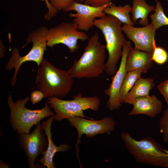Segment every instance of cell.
Wrapping results in <instances>:
<instances>
[{
  "label": "cell",
  "mask_w": 168,
  "mask_h": 168,
  "mask_svg": "<svg viewBox=\"0 0 168 168\" xmlns=\"http://www.w3.org/2000/svg\"><path fill=\"white\" fill-rule=\"evenodd\" d=\"M106 47L99 40L95 33L88 40L80 58L75 60L67 72L73 78H91L101 75L106 68Z\"/></svg>",
  "instance_id": "1"
},
{
  "label": "cell",
  "mask_w": 168,
  "mask_h": 168,
  "mask_svg": "<svg viewBox=\"0 0 168 168\" xmlns=\"http://www.w3.org/2000/svg\"><path fill=\"white\" fill-rule=\"evenodd\" d=\"M122 23L114 16L107 15L94 21V26L102 33L106 42L108 58L105 72L109 76L116 73L117 65L122 56L123 46L127 41L122 29Z\"/></svg>",
  "instance_id": "2"
},
{
  "label": "cell",
  "mask_w": 168,
  "mask_h": 168,
  "mask_svg": "<svg viewBox=\"0 0 168 168\" xmlns=\"http://www.w3.org/2000/svg\"><path fill=\"white\" fill-rule=\"evenodd\" d=\"M67 71L59 69L43 58L38 69L35 84L44 98H63L70 91L73 81Z\"/></svg>",
  "instance_id": "3"
},
{
  "label": "cell",
  "mask_w": 168,
  "mask_h": 168,
  "mask_svg": "<svg viewBox=\"0 0 168 168\" xmlns=\"http://www.w3.org/2000/svg\"><path fill=\"white\" fill-rule=\"evenodd\" d=\"M120 138L130 154L137 163L163 167L168 156L155 139L147 137L138 140L128 132H124Z\"/></svg>",
  "instance_id": "4"
},
{
  "label": "cell",
  "mask_w": 168,
  "mask_h": 168,
  "mask_svg": "<svg viewBox=\"0 0 168 168\" xmlns=\"http://www.w3.org/2000/svg\"><path fill=\"white\" fill-rule=\"evenodd\" d=\"M7 99L10 111L9 120L11 127L17 134L30 133L34 125L35 126L42 119L54 114L46 101L42 108L31 110L25 106L29 100L28 97L14 101L10 93Z\"/></svg>",
  "instance_id": "5"
},
{
  "label": "cell",
  "mask_w": 168,
  "mask_h": 168,
  "mask_svg": "<svg viewBox=\"0 0 168 168\" xmlns=\"http://www.w3.org/2000/svg\"><path fill=\"white\" fill-rule=\"evenodd\" d=\"M48 30L46 27L42 26L30 32L26 39V44L22 48L31 42L33 43V45L30 50L25 55L20 56L17 48L15 47L13 49L11 56L5 67V69L7 70L15 69L11 81L12 86H14L16 84L17 73L23 63L32 61L36 63L38 67L40 66L47 46Z\"/></svg>",
  "instance_id": "6"
},
{
  "label": "cell",
  "mask_w": 168,
  "mask_h": 168,
  "mask_svg": "<svg viewBox=\"0 0 168 168\" xmlns=\"http://www.w3.org/2000/svg\"><path fill=\"white\" fill-rule=\"evenodd\" d=\"M73 98V99L70 100L54 97L48 98L46 102L55 113V121L60 122L74 116L91 119L84 115V111L90 109L97 111L99 110L100 100L98 96H83L81 93H79L74 95Z\"/></svg>",
  "instance_id": "7"
},
{
  "label": "cell",
  "mask_w": 168,
  "mask_h": 168,
  "mask_svg": "<svg viewBox=\"0 0 168 168\" xmlns=\"http://www.w3.org/2000/svg\"><path fill=\"white\" fill-rule=\"evenodd\" d=\"M71 126L74 127L78 133V138L75 145L76 156L80 164L82 166L79 157L78 146L81 143V138L83 135L87 138H92L96 135L104 133H110L114 131L116 122L112 117L105 116L100 120H88L79 116H74L67 119Z\"/></svg>",
  "instance_id": "8"
},
{
  "label": "cell",
  "mask_w": 168,
  "mask_h": 168,
  "mask_svg": "<svg viewBox=\"0 0 168 168\" xmlns=\"http://www.w3.org/2000/svg\"><path fill=\"white\" fill-rule=\"evenodd\" d=\"M89 38L85 32L78 30L74 22H63L48 30L47 45L52 48L55 45L63 44L72 53L79 48L78 40L84 41Z\"/></svg>",
  "instance_id": "9"
},
{
  "label": "cell",
  "mask_w": 168,
  "mask_h": 168,
  "mask_svg": "<svg viewBox=\"0 0 168 168\" xmlns=\"http://www.w3.org/2000/svg\"><path fill=\"white\" fill-rule=\"evenodd\" d=\"M43 131L40 122L30 133L18 134V145L25 154L30 168H37L36 159L38 156L43 155L47 148L48 138Z\"/></svg>",
  "instance_id": "10"
},
{
  "label": "cell",
  "mask_w": 168,
  "mask_h": 168,
  "mask_svg": "<svg viewBox=\"0 0 168 168\" xmlns=\"http://www.w3.org/2000/svg\"><path fill=\"white\" fill-rule=\"evenodd\" d=\"M111 3L95 7L74 1L64 12L75 11L76 13H70L69 16L74 18L73 22L77 25L79 30L88 31L94 26V22L96 18L106 15L103 10Z\"/></svg>",
  "instance_id": "11"
},
{
  "label": "cell",
  "mask_w": 168,
  "mask_h": 168,
  "mask_svg": "<svg viewBox=\"0 0 168 168\" xmlns=\"http://www.w3.org/2000/svg\"><path fill=\"white\" fill-rule=\"evenodd\" d=\"M132 47L131 42L127 41L123 47V54L119 68L113 76L109 88L104 91L105 95L109 96L107 106L111 111L119 109L121 106L120 91L127 72L126 68V61Z\"/></svg>",
  "instance_id": "12"
},
{
  "label": "cell",
  "mask_w": 168,
  "mask_h": 168,
  "mask_svg": "<svg viewBox=\"0 0 168 168\" xmlns=\"http://www.w3.org/2000/svg\"><path fill=\"white\" fill-rule=\"evenodd\" d=\"M123 32L134 44V48L152 54L156 46L155 35L156 30L152 23L142 27L124 24Z\"/></svg>",
  "instance_id": "13"
},
{
  "label": "cell",
  "mask_w": 168,
  "mask_h": 168,
  "mask_svg": "<svg viewBox=\"0 0 168 168\" xmlns=\"http://www.w3.org/2000/svg\"><path fill=\"white\" fill-rule=\"evenodd\" d=\"M54 118L55 114H54L41 123V127L45 133L48 140L47 148L39 161V163L42 165V167L44 168L46 167L47 168H56L53 161L55 153L58 152H66L70 148V146L67 143H61L57 146L53 141L51 126Z\"/></svg>",
  "instance_id": "14"
},
{
  "label": "cell",
  "mask_w": 168,
  "mask_h": 168,
  "mask_svg": "<svg viewBox=\"0 0 168 168\" xmlns=\"http://www.w3.org/2000/svg\"><path fill=\"white\" fill-rule=\"evenodd\" d=\"M130 105H133V108L128 113L129 116L143 114L154 118L161 112L163 107L162 101L155 95L137 98Z\"/></svg>",
  "instance_id": "15"
},
{
  "label": "cell",
  "mask_w": 168,
  "mask_h": 168,
  "mask_svg": "<svg viewBox=\"0 0 168 168\" xmlns=\"http://www.w3.org/2000/svg\"><path fill=\"white\" fill-rule=\"evenodd\" d=\"M153 64L152 54L132 47L127 58L126 68L127 72L138 70L146 73Z\"/></svg>",
  "instance_id": "16"
},
{
  "label": "cell",
  "mask_w": 168,
  "mask_h": 168,
  "mask_svg": "<svg viewBox=\"0 0 168 168\" xmlns=\"http://www.w3.org/2000/svg\"><path fill=\"white\" fill-rule=\"evenodd\" d=\"M133 5L131 12V19L134 24L140 19L138 24L143 26L149 24L148 16L152 11H154L156 7L147 4L145 0H132Z\"/></svg>",
  "instance_id": "17"
},
{
  "label": "cell",
  "mask_w": 168,
  "mask_h": 168,
  "mask_svg": "<svg viewBox=\"0 0 168 168\" xmlns=\"http://www.w3.org/2000/svg\"><path fill=\"white\" fill-rule=\"evenodd\" d=\"M155 83L152 78H140L126 96L124 103L130 104L134 99L149 95L150 91L154 87Z\"/></svg>",
  "instance_id": "18"
},
{
  "label": "cell",
  "mask_w": 168,
  "mask_h": 168,
  "mask_svg": "<svg viewBox=\"0 0 168 168\" xmlns=\"http://www.w3.org/2000/svg\"><path fill=\"white\" fill-rule=\"evenodd\" d=\"M131 8L128 4L117 6L112 2L104 9L103 12L106 14L114 16L124 24L133 26L134 24L129 14Z\"/></svg>",
  "instance_id": "19"
},
{
  "label": "cell",
  "mask_w": 168,
  "mask_h": 168,
  "mask_svg": "<svg viewBox=\"0 0 168 168\" xmlns=\"http://www.w3.org/2000/svg\"><path fill=\"white\" fill-rule=\"evenodd\" d=\"M142 73L138 70L127 72L121 88L119 97L121 104L124 103L126 96L141 77Z\"/></svg>",
  "instance_id": "20"
},
{
  "label": "cell",
  "mask_w": 168,
  "mask_h": 168,
  "mask_svg": "<svg viewBox=\"0 0 168 168\" xmlns=\"http://www.w3.org/2000/svg\"><path fill=\"white\" fill-rule=\"evenodd\" d=\"M156 2L155 12L151 14L150 18L152 23L156 30L163 26L168 25V17L165 15L162 3L157 0H155Z\"/></svg>",
  "instance_id": "21"
},
{
  "label": "cell",
  "mask_w": 168,
  "mask_h": 168,
  "mask_svg": "<svg viewBox=\"0 0 168 168\" xmlns=\"http://www.w3.org/2000/svg\"><path fill=\"white\" fill-rule=\"evenodd\" d=\"M160 132L164 142L168 143V108L163 111L159 122Z\"/></svg>",
  "instance_id": "22"
},
{
  "label": "cell",
  "mask_w": 168,
  "mask_h": 168,
  "mask_svg": "<svg viewBox=\"0 0 168 168\" xmlns=\"http://www.w3.org/2000/svg\"><path fill=\"white\" fill-rule=\"evenodd\" d=\"M168 59V54L163 48L157 46L154 47L152 54V59L156 63L161 65L165 63Z\"/></svg>",
  "instance_id": "23"
},
{
  "label": "cell",
  "mask_w": 168,
  "mask_h": 168,
  "mask_svg": "<svg viewBox=\"0 0 168 168\" xmlns=\"http://www.w3.org/2000/svg\"><path fill=\"white\" fill-rule=\"evenodd\" d=\"M51 5L58 12L61 10L64 12L75 0H48Z\"/></svg>",
  "instance_id": "24"
},
{
  "label": "cell",
  "mask_w": 168,
  "mask_h": 168,
  "mask_svg": "<svg viewBox=\"0 0 168 168\" xmlns=\"http://www.w3.org/2000/svg\"><path fill=\"white\" fill-rule=\"evenodd\" d=\"M157 88L164 97L168 108V79L159 84Z\"/></svg>",
  "instance_id": "25"
},
{
  "label": "cell",
  "mask_w": 168,
  "mask_h": 168,
  "mask_svg": "<svg viewBox=\"0 0 168 168\" xmlns=\"http://www.w3.org/2000/svg\"><path fill=\"white\" fill-rule=\"evenodd\" d=\"M44 97L43 93L40 90L34 91L30 94V100L33 105L40 101Z\"/></svg>",
  "instance_id": "26"
},
{
  "label": "cell",
  "mask_w": 168,
  "mask_h": 168,
  "mask_svg": "<svg viewBox=\"0 0 168 168\" xmlns=\"http://www.w3.org/2000/svg\"><path fill=\"white\" fill-rule=\"evenodd\" d=\"M41 2H45L46 4V7L48 9V11L47 14L44 15V17L48 20H50L52 17L55 16L58 12L51 5L48 0H40Z\"/></svg>",
  "instance_id": "27"
},
{
  "label": "cell",
  "mask_w": 168,
  "mask_h": 168,
  "mask_svg": "<svg viewBox=\"0 0 168 168\" xmlns=\"http://www.w3.org/2000/svg\"><path fill=\"white\" fill-rule=\"evenodd\" d=\"M116 0H85L84 4L93 6L99 7Z\"/></svg>",
  "instance_id": "28"
},
{
  "label": "cell",
  "mask_w": 168,
  "mask_h": 168,
  "mask_svg": "<svg viewBox=\"0 0 168 168\" xmlns=\"http://www.w3.org/2000/svg\"><path fill=\"white\" fill-rule=\"evenodd\" d=\"M5 47L2 44V43L0 44V58H2L4 56V53L5 50Z\"/></svg>",
  "instance_id": "29"
},
{
  "label": "cell",
  "mask_w": 168,
  "mask_h": 168,
  "mask_svg": "<svg viewBox=\"0 0 168 168\" xmlns=\"http://www.w3.org/2000/svg\"><path fill=\"white\" fill-rule=\"evenodd\" d=\"M9 167L8 165H6L4 161L0 160V168H9Z\"/></svg>",
  "instance_id": "30"
},
{
  "label": "cell",
  "mask_w": 168,
  "mask_h": 168,
  "mask_svg": "<svg viewBox=\"0 0 168 168\" xmlns=\"http://www.w3.org/2000/svg\"><path fill=\"white\" fill-rule=\"evenodd\" d=\"M164 150L168 156V150H166V149H164ZM163 167L168 168V159L166 163L164 166Z\"/></svg>",
  "instance_id": "31"
},
{
  "label": "cell",
  "mask_w": 168,
  "mask_h": 168,
  "mask_svg": "<svg viewBox=\"0 0 168 168\" xmlns=\"http://www.w3.org/2000/svg\"><path fill=\"white\" fill-rule=\"evenodd\" d=\"M85 0H75L77 2H78L82 3L84 2Z\"/></svg>",
  "instance_id": "32"
},
{
  "label": "cell",
  "mask_w": 168,
  "mask_h": 168,
  "mask_svg": "<svg viewBox=\"0 0 168 168\" xmlns=\"http://www.w3.org/2000/svg\"><path fill=\"white\" fill-rule=\"evenodd\" d=\"M165 0L167 2H168V0Z\"/></svg>",
  "instance_id": "33"
}]
</instances>
